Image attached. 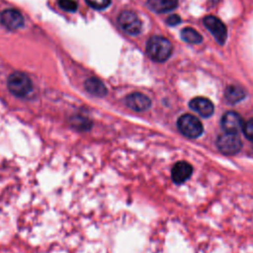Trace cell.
<instances>
[{
	"label": "cell",
	"mask_w": 253,
	"mask_h": 253,
	"mask_svg": "<svg viewBox=\"0 0 253 253\" xmlns=\"http://www.w3.org/2000/svg\"><path fill=\"white\" fill-rule=\"evenodd\" d=\"M243 132L245 134V136L253 141V118L248 120L246 123H244V126H243Z\"/></svg>",
	"instance_id": "d6986e66"
},
{
	"label": "cell",
	"mask_w": 253,
	"mask_h": 253,
	"mask_svg": "<svg viewBox=\"0 0 253 253\" xmlns=\"http://www.w3.org/2000/svg\"><path fill=\"white\" fill-rule=\"evenodd\" d=\"M146 52L153 61L163 62L170 57L172 44L166 38L154 36L151 37L146 43Z\"/></svg>",
	"instance_id": "6da1fadb"
},
{
	"label": "cell",
	"mask_w": 253,
	"mask_h": 253,
	"mask_svg": "<svg viewBox=\"0 0 253 253\" xmlns=\"http://www.w3.org/2000/svg\"><path fill=\"white\" fill-rule=\"evenodd\" d=\"M148 8L156 13H166L174 10L178 5V0H147Z\"/></svg>",
	"instance_id": "7c38bea8"
},
{
	"label": "cell",
	"mask_w": 253,
	"mask_h": 253,
	"mask_svg": "<svg viewBox=\"0 0 253 253\" xmlns=\"http://www.w3.org/2000/svg\"><path fill=\"white\" fill-rule=\"evenodd\" d=\"M85 1L89 6L97 10L106 9L111 4V0H85Z\"/></svg>",
	"instance_id": "ac0fdd59"
},
{
	"label": "cell",
	"mask_w": 253,
	"mask_h": 253,
	"mask_svg": "<svg viewBox=\"0 0 253 253\" xmlns=\"http://www.w3.org/2000/svg\"><path fill=\"white\" fill-rule=\"evenodd\" d=\"M84 87L89 94L95 97H104L108 92L105 84L101 80L94 77L88 78L84 83Z\"/></svg>",
	"instance_id": "4fadbf2b"
},
{
	"label": "cell",
	"mask_w": 253,
	"mask_h": 253,
	"mask_svg": "<svg viewBox=\"0 0 253 253\" xmlns=\"http://www.w3.org/2000/svg\"><path fill=\"white\" fill-rule=\"evenodd\" d=\"M190 108L204 118H209L214 111L213 104L207 98L196 97L189 103Z\"/></svg>",
	"instance_id": "30bf717a"
},
{
	"label": "cell",
	"mask_w": 253,
	"mask_h": 253,
	"mask_svg": "<svg viewBox=\"0 0 253 253\" xmlns=\"http://www.w3.org/2000/svg\"><path fill=\"white\" fill-rule=\"evenodd\" d=\"M204 25L211 32V34L214 37V39L219 44L224 43L227 38L226 27L218 18L211 15L207 16L204 19Z\"/></svg>",
	"instance_id": "8992f818"
},
{
	"label": "cell",
	"mask_w": 253,
	"mask_h": 253,
	"mask_svg": "<svg viewBox=\"0 0 253 253\" xmlns=\"http://www.w3.org/2000/svg\"><path fill=\"white\" fill-rule=\"evenodd\" d=\"M216 146L220 152L225 155H233L240 151L242 141L237 133L224 132L218 135L216 139Z\"/></svg>",
	"instance_id": "277c9868"
},
{
	"label": "cell",
	"mask_w": 253,
	"mask_h": 253,
	"mask_svg": "<svg viewBox=\"0 0 253 253\" xmlns=\"http://www.w3.org/2000/svg\"><path fill=\"white\" fill-rule=\"evenodd\" d=\"M9 91L16 97H26L33 90V83L31 79L22 72L12 73L7 81Z\"/></svg>",
	"instance_id": "7a4b0ae2"
},
{
	"label": "cell",
	"mask_w": 253,
	"mask_h": 253,
	"mask_svg": "<svg viewBox=\"0 0 253 253\" xmlns=\"http://www.w3.org/2000/svg\"><path fill=\"white\" fill-rule=\"evenodd\" d=\"M221 126L225 132L237 133L239 130L243 129L244 122L241 116L235 112H227L223 115L220 121Z\"/></svg>",
	"instance_id": "ba28073f"
},
{
	"label": "cell",
	"mask_w": 253,
	"mask_h": 253,
	"mask_svg": "<svg viewBox=\"0 0 253 253\" xmlns=\"http://www.w3.org/2000/svg\"><path fill=\"white\" fill-rule=\"evenodd\" d=\"M177 126L180 132L188 138H197L203 133V125L193 115L185 114L177 121Z\"/></svg>",
	"instance_id": "3957f363"
},
{
	"label": "cell",
	"mask_w": 253,
	"mask_h": 253,
	"mask_svg": "<svg viewBox=\"0 0 253 253\" xmlns=\"http://www.w3.org/2000/svg\"><path fill=\"white\" fill-rule=\"evenodd\" d=\"M244 97H245V91L239 86L231 85V86H228L225 90V98L231 104L241 101Z\"/></svg>",
	"instance_id": "5bb4252c"
},
{
	"label": "cell",
	"mask_w": 253,
	"mask_h": 253,
	"mask_svg": "<svg viewBox=\"0 0 253 253\" xmlns=\"http://www.w3.org/2000/svg\"><path fill=\"white\" fill-rule=\"evenodd\" d=\"M0 21L9 30H17L23 27L24 17L15 9H6L0 14Z\"/></svg>",
	"instance_id": "52a82bcc"
},
{
	"label": "cell",
	"mask_w": 253,
	"mask_h": 253,
	"mask_svg": "<svg viewBox=\"0 0 253 253\" xmlns=\"http://www.w3.org/2000/svg\"><path fill=\"white\" fill-rule=\"evenodd\" d=\"M126 105L135 112H143L150 108L151 101L146 95L135 92L126 96Z\"/></svg>",
	"instance_id": "9c48e42d"
},
{
	"label": "cell",
	"mask_w": 253,
	"mask_h": 253,
	"mask_svg": "<svg viewBox=\"0 0 253 253\" xmlns=\"http://www.w3.org/2000/svg\"><path fill=\"white\" fill-rule=\"evenodd\" d=\"M181 38L183 39V41L190 43H199L203 40L202 36L192 28L183 29L181 32Z\"/></svg>",
	"instance_id": "9a60e30c"
},
{
	"label": "cell",
	"mask_w": 253,
	"mask_h": 253,
	"mask_svg": "<svg viewBox=\"0 0 253 253\" xmlns=\"http://www.w3.org/2000/svg\"><path fill=\"white\" fill-rule=\"evenodd\" d=\"M181 22V18L178 16V15H171L167 18L166 20V23L169 25V26H175V25H178L179 23Z\"/></svg>",
	"instance_id": "ffe728a7"
},
{
	"label": "cell",
	"mask_w": 253,
	"mask_h": 253,
	"mask_svg": "<svg viewBox=\"0 0 253 253\" xmlns=\"http://www.w3.org/2000/svg\"><path fill=\"white\" fill-rule=\"evenodd\" d=\"M120 27L128 35L134 36L141 31V22L138 16L132 11H124L118 18Z\"/></svg>",
	"instance_id": "5b68a950"
},
{
	"label": "cell",
	"mask_w": 253,
	"mask_h": 253,
	"mask_svg": "<svg viewBox=\"0 0 253 253\" xmlns=\"http://www.w3.org/2000/svg\"><path fill=\"white\" fill-rule=\"evenodd\" d=\"M61 9L67 12H75L77 10V3L74 0H57Z\"/></svg>",
	"instance_id": "e0dca14e"
},
{
	"label": "cell",
	"mask_w": 253,
	"mask_h": 253,
	"mask_svg": "<svg viewBox=\"0 0 253 253\" xmlns=\"http://www.w3.org/2000/svg\"><path fill=\"white\" fill-rule=\"evenodd\" d=\"M70 124L71 126L74 127V128H78V129H81V130H86V129H89L92 126L91 122L84 118V117H77V116H74L71 121H70Z\"/></svg>",
	"instance_id": "2e32d148"
},
{
	"label": "cell",
	"mask_w": 253,
	"mask_h": 253,
	"mask_svg": "<svg viewBox=\"0 0 253 253\" xmlns=\"http://www.w3.org/2000/svg\"><path fill=\"white\" fill-rule=\"evenodd\" d=\"M192 166L186 161H179L177 162L171 171L172 180L176 184H182L187 181L192 175Z\"/></svg>",
	"instance_id": "8fae6325"
}]
</instances>
